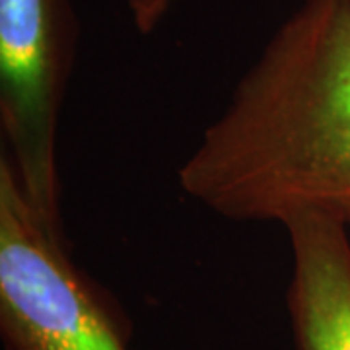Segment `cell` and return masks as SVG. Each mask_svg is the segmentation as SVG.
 Listing matches in <instances>:
<instances>
[{
	"label": "cell",
	"mask_w": 350,
	"mask_h": 350,
	"mask_svg": "<svg viewBox=\"0 0 350 350\" xmlns=\"http://www.w3.org/2000/svg\"><path fill=\"white\" fill-rule=\"evenodd\" d=\"M286 306L298 350H350L349 226L319 216L290 220Z\"/></svg>",
	"instance_id": "4"
},
{
	"label": "cell",
	"mask_w": 350,
	"mask_h": 350,
	"mask_svg": "<svg viewBox=\"0 0 350 350\" xmlns=\"http://www.w3.org/2000/svg\"><path fill=\"white\" fill-rule=\"evenodd\" d=\"M179 187L238 222L350 228V0H306L179 167Z\"/></svg>",
	"instance_id": "1"
},
{
	"label": "cell",
	"mask_w": 350,
	"mask_h": 350,
	"mask_svg": "<svg viewBox=\"0 0 350 350\" xmlns=\"http://www.w3.org/2000/svg\"><path fill=\"white\" fill-rule=\"evenodd\" d=\"M41 222L0 156V340L4 350H129L119 306Z\"/></svg>",
	"instance_id": "2"
},
{
	"label": "cell",
	"mask_w": 350,
	"mask_h": 350,
	"mask_svg": "<svg viewBox=\"0 0 350 350\" xmlns=\"http://www.w3.org/2000/svg\"><path fill=\"white\" fill-rule=\"evenodd\" d=\"M70 70L63 0H0L2 156L41 222L61 238L57 140Z\"/></svg>",
	"instance_id": "3"
}]
</instances>
